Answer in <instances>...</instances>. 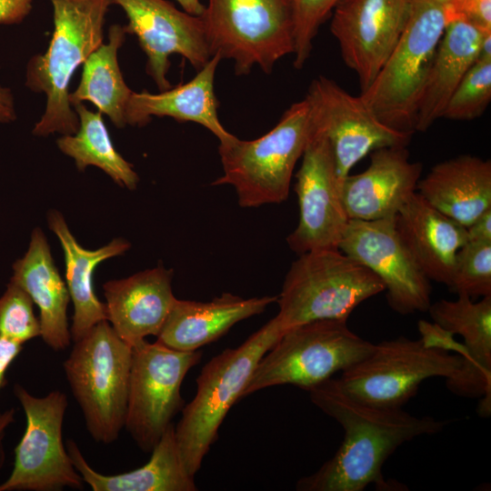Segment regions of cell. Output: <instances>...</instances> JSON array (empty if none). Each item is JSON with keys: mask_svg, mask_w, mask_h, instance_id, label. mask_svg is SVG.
Wrapping results in <instances>:
<instances>
[{"mask_svg": "<svg viewBox=\"0 0 491 491\" xmlns=\"http://www.w3.org/2000/svg\"><path fill=\"white\" fill-rule=\"evenodd\" d=\"M13 392L25 416L26 426L15 448V462L0 491H59L81 489L83 479L63 443L67 407L65 393L54 390L37 397L15 384Z\"/></svg>", "mask_w": 491, "mask_h": 491, "instance_id": "obj_11", "label": "cell"}, {"mask_svg": "<svg viewBox=\"0 0 491 491\" xmlns=\"http://www.w3.org/2000/svg\"><path fill=\"white\" fill-rule=\"evenodd\" d=\"M222 58L211 56L197 74L185 84L152 94L133 91L125 110L126 124L143 126L152 116H169L178 122H193L209 130L219 141L235 135L221 124L218 100L214 90L215 75Z\"/></svg>", "mask_w": 491, "mask_h": 491, "instance_id": "obj_23", "label": "cell"}, {"mask_svg": "<svg viewBox=\"0 0 491 491\" xmlns=\"http://www.w3.org/2000/svg\"><path fill=\"white\" fill-rule=\"evenodd\" d=\"M310 399L344 429L336 453L316 472L300 478V491H363L370 484L379 490H395L384 479L386 459L405 442L442 431L448 421L416 416L402 407H382L348 395L336 378L307 390Z\"/></svg>", "mask_w": 491, "mask_h": 491, "instance_id": "obj_1", "label": "cell"}, {"mask_svg": "<svg viewBox=\"0 0 491 491\" xmlns=\"http://www.w3.org/2000/svg\"><path fill=\"white\" fill-rule=\"evenodd\" d=\"M430 1H433V2H436V3H438V4H441V5H445V4H446L447 2H449L450 0H430Z\"/></svg>", "mask_w": 491, "mask_h": 491, "instance_id": "obj_42", "label": "cell"}, {"mask_svg": "<svg viewBox=\"0 0 491 491\" xmlns=\"http://www.w3.org/2000/svg\"><path fill=\"white\" fill-rule=\"evenodd\" d=\"M79 118V127L74 135L57 139V146L75 160L80 171L94 165L107 174L117 185L135 189L139 177L133 168L115 148L101 112H93L82 103L72 105Z\"/></svg>", "mask_w": 491, "mask_h": 491, "instance_id": "obj_30", "label": "cell"}, {"mask_svg": "<svg viewBox=\"0 0 491 491\" xmlns=\"http://www.w3.org/2000/svg\"><path fill=\"white\" fill-rule=\"evenodd\" d=\"M277 296L245 298L223 293L209 302L175 299L156 336L179 351H195L224 336L234 325L261 314Z\"/></svg>", "mask_w": 491, "mask_h": 491, "instance_id": "obj_22", "label": "cell"}, {"mask_svg": "<svg viewBox=\"0 0 491 491\" xmlns=\"http://www.w3.org/2000/svg\"><path fill=\"white\" fill-rule=\"evenodd\" d=\"M23 349V345L0 337V393L6 384V373Z\"/></svg>", "mask_w": 491, "mask_h": 491, "instance_id": "obj_38", "label": "cell"}, {"mask_svg": "<svg viewBox=\"0 0 491 491\" xmlns=\"http://www.w3.org/2000/svg\"><path fill=\"white\" fill-rule=\"evenodd\" d=\"M491 101V56H479L466 72L451 97L442 117L472 120L480 116Z\"/></svg>", "mask_w": 491, "mask_h": 491, "instance_id": "obj_32", "label": "cell"}, {"mask_svg": "<svg viewBox=\"0 0 491 491\" xmlns=\"http://www.w3.org/2000/svg\"><path fill=\"white\" fill-rule=\"evenodd\" d=\"M462 357L427 347L421 339L399 336L375 344L372 351L336 378L354 398L376 406L402 407L431 377L447 378L460 367Z\"/></svg>", "mask_w": 491, "mask_h": 491, "instance_id": "obj_10", "label": "cell"}, {"mask_svg": "<svg viewBox=\"0 0 491 491\" xmlns=\"http://www.w3.org/2000/svg\"><path fill=\"white\" fill-rule=\"evenodd\" d=\"M486 34L464 21L446 24L421 97L415 131H426L442 117L452 94L479 58Z\"/></svg>", "mask_w": 491, "mask_h": 491, "instance_id": "obj_28", "label": "cell"}, {"mask_svg": "<svg viewBox=\"0 0 491 491\" xmlns=\"http://www.w3.org/2000/svg\"><path fill=\"white\" fill-rule=\"evenodd\" d=\"M467 240L491 242V208L484 211L466 227Z\"/></svg>", "mask_w": 491, "mask_h": 491, "instance_id": "obj_39", "label": "cell"}, {"mask_svg": "<svg viewBox=\"0 0 491 491\" xmlns=\"http://www.w3.org/2000/svg\"><path fill=\"white\" fill-rule=\"evenodd\" d=\"M211 56L232 59L237 75L257 65L269 74L294 54V21L289 0H207L200 16Z\"/></svg>", "mask_w": 491, "mask_h": 491, "instance_id": "obj_9", "label": "cell"}, {"mask_svg": "<svg viewBox=\"0 0 491 491\" xmlns=\"http://www.w3.org/2000/svg\"><path fill=\"white\" fill-rule=\"evenodd\" d=\"M397 231L431 281L450 283L456 253L467 241L466 227L413 193L396 215Z\"/></svg>", "mask_w": 491, "mask_h": 491, "instance_id": "obj_21", "label": "cell"}, {"mask_svg": "<svg viewBox=\"0 0 491 491\" xmlns=\"http://www.w3.org/2000/svg\"><path fill=\"white\" fill-rule=\"evenodd\" d=\"M294 21V66L301 69L310 56L320 26L340 0H289Z\"/></svg>", "mask_w": 491, "mask_h": 491, "instance_id": "obj_34", "label": "cell"}, {"mask_svg": "<svg viewBox=\"0 0 491 491\" xmlns=\"http://www.w3.org/2000/svg\"><path fill=\"white\" fill-rule=\"evenodd\" d=\"M299 221L287 244L298 255L338 248L349 220L340 195V184L326 137L314 128L296 175Z\"/></svg>", "mask_w": 491, "mask_h": 491, "instance_id": "obj_15", "label": "cell"}, {"mask_svg": "<svg viewBox=\"0 0 491 491\" xmlns=\"http://www.w3.org/2000/svg\"><path fill=\"white\" fill-rule=\"evenodd\" d=\"M183 11L195 16H201L205 10V5L200 0H176Z\"/></svg>", "mask_w": 491, "mask_h": 491, "instance_id": "obj_41", "label": "cell"}, {"mask_svg": "<svg viewBox=\"0 0 491 491\" xmlns=\"http://www.w3.org/2000/svg\"><path fill=\"white\" fill-rule=\"evenodd\" d=\"M385 291L366 266L338 248L299 255L285 277L276 316L285 331L317 320H346L362 302Z\"/></svg>", "mask_w": 491, "mask_h": 491, "instance_id": "obj_5", "label": "cell"}, {"mask_svg": "<svg viewBox=\"0 0 491 491\" xmlns=\"http://www.w3.org/2000/svg\"><path fill=\"white\" fill-rule=\"evenodd\" d=\"M125 34L124 26H110L108 43H103L88 56L77 88L69 94L71 105L92 102L118 128L127 125L125 110L133 92L125 84L117 61V52Z\"/></svg>", "mask_w": 491, "mask_h": 491, "instance_id": "obj_29", "label": "cell"}, {"mask_svg": "<svg viewBox=\"0 0 491 491\" xmlns=\"http://www.w3.org/2000/svg\"><path fill=\"white\" fill-rule=\"evenodd\" d=\"M374 346L351 331L346 320L325 319L295 326L261 357L243 397L281 385L308 390L365 357Z\"/></svg>", "mask_w": 491, "mask_h": 491, "instance_id": "obj_8", "label": "cell"}, {"mask_svg": "<svg viewBox=\"0 0 491 491\" xmlns=\"http://www.w3.org/2000/svg\"><path fill=\"white\" fill-rule=\"evenodd\" d=\"M40 334L34 302L22 287L9 281L0 296V337L24 345Z\"/></svg>", "mask_w": 491, "mask_h": 491, "instance_id": "obj_33", "label": "cell"}, {"mask_svg": "<svg viewBox=\"0 0 491 491\" xmlns=\"http://www.w3.org/2000/svg\"><path fill=\"white\" fill-rule=\"evenodd\" d=\"M47 221L64 251L65 284L74 305L70 333L75 342L97 323L107 320L105 304L95 294L94 270L101 262L124 254L130 244L123 238H115L106 246L89 250L78 244L58 211L51 210Z\"/></svg>", "mask_w": 491, "mask_h": 491, "instance_id": "obj_27", "label": "cell"}, {"mask_svg": "<svg viewBox=\"0 0 491 491\" xmlns=\"http://www.w3.org/2000/svg\"><path fill=\"white\" fill-rule=\"evenodd\" d=\"M14 96L9 88L0 85V122L9 123L15 120Z\"/></svg>", "mask_w": 491, "mask_h": 491, "instance_id": "obj_40", "label": "cell"}, {"mask_svg": "<svg viewBox=\"0 0 491 491\" xmlns=\"http://www.w3.org/2000/svg\"><path fill=\"white\" fill-rule=\"evenodd\" d=\"M338 249L381 280L394 311L400 315L427 312L431 305L430 280L400 236L396 215L371 221L349 219Z\"/></svg>", "mask_w": 491, "mask_h": 491, "instance_id": "obj_14", "label": "cell"}, {"mask_svg": "<svg viewBox=\"0 0 491 491\" xmlns=\"http://www.w3.org/2000/svg\"><path fill=\"white\" fill-rule=\"evenodd\" d=\"M423 165L412 162L406 146H391L371 153L366 170L348 175L340 195L349 219L377 220L395 216L416 192Z\"/></svg>", "mask_w": 491, "mask_h": 491, "instance_id": "obj_19", "label": "cell"}, {"mask_svg": "<svg viewBox=\"0 0 491 491\" xmlns=\"http://www.w3.org/2000/svg\"><path fill=\"white\" fill-rule=\"evenodd\" d=\"M314 128L329 142L338 182L369 153L384 147L407 146L413 134L381 122L361 96H355L334 80L320 75L306 94Z\"/></svg>", "mask_w": 491, "mask_h": 491, "instance_id": "obj_13", "label": "cell"}, {"mask_svg": "<svg viewBox=\"0 0 491 491\" xmlns=\"http://www.w3.org/2000/svg\"><path fill=\"white\" fill-rule=\"evenodd\" d=\"M444 15L446 24L459 20L491 32V0H450L444 5Z\"/></svg>", "mask_w": 491, "mask_h": 491, "instance_id": "obj_35", "label": "cell"}, {"mask_svg": "<svg viewBox=\"0 0 491 491\" xmlns=\"http://www.w3.org/2000/svg\"><path fill=\"white\" fill-rule=\"evenodd\" d=\"M132 346L107 320L94 326L63 363L72 394L91 437L115 442L125 427Z\"/></svg>", "mask_w": 491, "mask_h": 491, "instance_id": "obj_6", "label": "cell"}, {"mask_svg": "<svg viewBox=\"0 0 491 491\" xmlns=\"http://www.w3.org/2000/svg\"><path fill=\"white\" fill-rule=\"evenodd\" d=\"M444 5L410 0L405 30L361 98L386 125L414 134L434 56L445 32Z\"/></svg>", "mask_w": 491, "mask_h": 491, "instance_id": "obj_7", "label": "cell"}, {"mask_svg": "<svg viewBox=\"0 0 491 491\" xmlns=\"http://www.w3.org/2000/svg\"><path fill=\"white\" fill-rule=\"evenodd\" d=\"M172 274L157 266L103 285L107 321L130 346L159 334L176 299Z\"/></svg>", "mask_w": 491, "mask_h": 491, "instance_id": "obj_20", "label": "cell"}, {"mask_svg": "<svg viewBox=\"0 0 491 491\" xmlns=\"http://www.w3.org/2000/svg\"><path fill=\"white\" fill-rule=\"evenodd\" d=\"M202 356L146 340L132 347L125 428L142 451L151 452L184 407L181 386Z\"/></svg>", "mask_w": 491, "mask_h": 491, "instance_id": "obj_12", "label": "cell"}, {"mask_svg": "<svg viewBox=\"0 0 491 491\" xmlns=\"http://www.w3.org/2000/svg\"><path fill=\"white\" fill-rule=\"evenodd\" d=\"M410 0H340L332 12L331 33L345 64L368 88L399 41Z\"/></svg>", "mask_w": 491, "mask_h": 491, "instance_id": "obj_16", "label": "cell"}, {"mask_svg": "<svg viewBox=\"0 0 491 491\" xmlns=\"http://www.w3.org/2000/svg\"><path fill=\"white\" fill-rule=\"evenodd\" d=\"M54 32L45 53L27 64L25 85L45 95V110L33 134L74 135L79 118L69 102L68 86L75 69L103 44L111 0H50Z\"/></svg>", "mask_w": 491, "mask_h": 491, "instance_id": "obj_2", "label": "cell"}, {"mask_svg": "<svg viewBox=\"0 0 491 491\" xmlns=\"http://www.w3.org/2000/svg\"><path fill=\"white\" fill-rule=\"evenodd\" d=\"M286 331L276 316L242 345L227 348L206 363L196 379L193 400L182 408L175 436L182 462L193 476L217 438L232 406L243 398L257 363Z\"/></svg>", "mask_w": 491, "mask_h": 491, "instance_id": "obj_4", "label": "cell"}, {"mask_svg": "<svg viewBox=\"0 0 491 491\" xmlns=\"http://www.w3.org/2000/svg\"><path fill=\"white\" fill-rule=\"evenodd\" d=\"M427 312L434 323L463 338L466 356L459 369L446 378V387L464 397H478V414H491V296L480 301L465 295L456 300L431 303Z\"/></svg>", "mask_w": 491, "mask_h": 491, "instance_id": "obj_18", "label": "cell"}, {"mask_svg": "<svg viewBox=\"0 0 491 491\" xmlns=\"http://www.w3.org/2000/svg\"><path fill=\"white\" fill-rule=\"evenodd\" d=\"M313 131L310 104L306 96L291 105L264 135L254 140L234 136L219 143L223 175L212 185H232L242 207L284 202L296 162Z\"/></svg>", "mask_w": 491, "mask_h": 491, "instance_id": "obj_3", "label": "cell"}, {"mask_svg": "<svg viewBox=\"0 0 491 491\" xmlns=\"http://www.w3.org/2000/svg\"><path fill=\"white\" fill-rule=\"evenodd\" d=\"M447 287L472 299L491 296V242L467 240L461 246Z\"/></svg>", "mask_w": 491, "mask_h": 491, "instance_id": "obj_31", "label": "cell"}, {"mask_svg": "<svg viewBox=\"0 0 491 491\" xmlns=\"http://www.w3.org/2000/svg\"><path fill=\"white\" fill-rule=\"evenodd\" d=\"M10 281L22 287L37 306L44 342L54 351L65 350L72 339L66 315L71 299L40 228L33 230L26 253L13 264Z\"/></svg>", "mask_w": 491, "mask_h": 491, "instance_id": "obj_24", "label": "cell"}, {"mask_svg": "<svg viewBox=\"0 0 491 491\" xmlns=\"http://www.w3.org/2000/svg\"><path fill=\"white\" fill-rule=\"evenodd\" d=\"M418 193L465 227L491 208V162L471 155L435 165L418 181Z\"/></svg>", "mask_w": 491, "mask_h": 491, "instance_id": "obj_25", "label": "cell"}, {"mask_svg": "<svg viewBox=\"0 0 491 491\" xmlns=\"http://www.w3.org/2000/svg\"><path fill=\"white\" fill-rule=\"evenodd\" d=\"M32 9V0H0V25L23 21Z\"/></svg>", "mask_w": 491, "mask_h": 491, "instance_id": "obj_37", "label": "cell"}, {"mask_svg": "<svg viewBox=\"0 0 491 491\" xmlns=\"http://www.w3.org/2000/svg\"><path fill=\"white\" fill-rule=\"evenodd\" d=\"M75 468L93 491H195V476L185 469L176 445L173 423L151 451L144 466L117 475H104L90 466L77 444L65 445Z\"/></svg>", "mask_w": 491, "mask_h": 491, "instance_id": "obj_26", "label": "cell"}, {"mask_svg": "<svg viewBox=\"0 0 491 491\" xmlns=\"http://www.w3.org/2000/svg\"><path fill=\"white\" fill-rule=\"evenodd\" d=\"M418 330L424 346L446 351L453 350L462 358L466 356V349L463 343L456 342L453 334L436 323L420 320L418 322Z\"/></svg>", "mask_w": 491, "mask_h": 491, "instance_id": "obj_36", "label": "cell"}, {"mask_svg": "<svg viewBox=\"0 0 491 491\" xmlns=\"http://www.w3.org/2000/svg\"><path fill=\"white\" fill-rule=\"evenodd\" d=\"M126 15L125 33L136 36L147 57L146 72L161 91L171 88L169 56L185 57L197 71L211 58L200 16L165 0H111Z\"/></svg>", "mask_w": 491, "mask_h": 491, "instance_id": "obj_17", "label": "cell"}]
</instances>
